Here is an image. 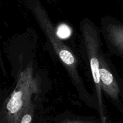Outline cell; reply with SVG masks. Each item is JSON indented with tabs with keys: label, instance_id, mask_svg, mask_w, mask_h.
<instances>
[{
	"label": "cell",
	"instance_id": "obj_8",
	"mask_svg": "<svg viewBox=\"0 0 123 123\" xmlns=\"http://www.w3.org/2000/svg\"><path fill=\"white\" fill-rule=\"evenodd\" d=\"M66 123H96L92 121H74L67 122Z\"/></svg>",
	"mask_w": 123,
	"mask_h": 123
},
{
	"label": "cell",
	"instance_id": "obj_2",
	"mask_svg": "<svg viewBox=\"0 0 123 123\" xmlns=\"http://www.w3.org/2000/svg\"><path fill=\"white\" fill-rule=\"evenodd\" d=\"M35 14L38 24L51 43L59 59L70 75L74 84L81 90L83 84L78 74V60L75 55L67 45L61 42L46 14L38 10H36Z\"/></svg>",
	"mask_w": 123,
	"mask_h": 123
},
{
	"label": "cell",
	"instance_id": "obj_3",
	"mask_svg": "<svg viewBox=\"0 0 123 123\" xmlns=\"http://www.w3.org/2000/svg\"><path fill=\"white\" fill-rule=\"evenodd\" d=\"M81 31L90 64L92 78L98 95L100 107L102 109V89L100 81V42L97 28L88 21L82 23Z\"/></svg>",
	"mask_w": 123,
	"mask_h": 123
},
{
	"label": "cell",
	"instance_id": "obj_9",
	"mask_svg": "<svg viewBox=\"0 0 123 123\" xmlns=\"http://www.w3.org/2000/svg\"><path fill=\"white\" fill-rule=\"evenodd\" d=\"M103 123H105V121L103 120Z\"/></svg>",
	"mask_w": 123,
	"mask_h": 123
},
{
	"label": "cell",
	"instance_id": "obj_7",
	"mask_svg": "<svg viewBox=\"0 0 123 123\" xmlns=\"http://www.w3.org/2000/svg\"><path fill=\"white\" fill-rule=\"evenodd\" d=\"M71 29L66 24H62L58 27L56 34L60 39H65L70 36L72 33Z\"/></svg>",
	"mask_w": 123,
	"mask_h": 123
},
{
	"label": "cell",
	"instance_id": "obj_6",
	"mask_svg": "<svg viewBox=\"0 0 123 123\" xmlns=\"http://www.w3.org/2000/svg\"><path fill=\"white\" fill-rule=\"evenodd\" d=\"M34 113V104L32 103L22 114L19 123H31Z\"/></svg>",
	"mask_w": 123,
	"mask_h": 123
},
{
	"label": "cell",
	"instance_id": "obj_4",
	"mask_svg": "<svg viewBox=\"0 0 123 123\" xmlns=\"http://www.w3.org/2000/svg\"><path fill=\"white\" fill-rule=\"evenodd\" d=\"M100 81L102 90L114 101H118L120 87L111 71L109 69L105 59L100 55Z\"/></svg>",
	"mask_w": 123,
	"mask_h": 123
},
{
	"label": "cell",
	"instance_id": "obj_1",
	"mask_svg": "<svg viewBox=\"0 0 123 123\" xmlns=\"http://www.w3.org/2000/svg\"><path fill=\"white\" fill-rule=\"evenodd\" d=\"M38 90V81L34 76L33 67L30 63L19 73L15 88L6 101V123H19L23 113L32 103V96Z\"/></svg>",
	"mask_w": 123,
	"mask_h": 123
},
{
	"label": "cell",
	"instance_id": "obj_5",
	"mask_svg": "<svg viewBox=\"0 0 123 123\" xmlns=\"http://www.w3.org/2000/svg\"><path fill=\"white\" fill-rule=\"evenodd\" d=\"M106 34L112 47L123 55V24L119 22L108 24L106 28Z\"/></svg>",
	"mask_w": 123,
	"mask_h": 123
}]
</instances>
